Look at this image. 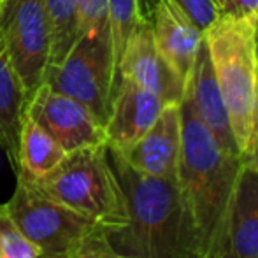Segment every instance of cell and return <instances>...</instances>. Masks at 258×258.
<instances>
[{
	"label": "cell",
	"instance_id": "cell-1",
	"mask_svg": "<svg viewBox=\"0 0 258 258\" xmlns=\"http://www.w3.org/2000/svg\"><path fill=\"white\" fill-rule=\"evenodd\" d=\"M107 155L128 213L121 228L104 232L109 246L134 258H206L176 181L139 172L114 150Z\"/></svg>",
	"mask_w": 258,
	"mask_h": 258
},
{
	"label": "cell",
	"instance_id": "cell-2",
	"mask_svg": "<svg viewBox=\"0 0 258 258\" xmlns=\"http://www.w3.org/2000/svg\"><path fill=\"white\" fill-rule=\"evenodd\" d=\"M179 111L181 153L176 183L206 258H220L244 158L220 146L186 95L181 99Z\"/></svg>",
	"mask_w": 258,
	"mask_h": 258
},
{
	"label": "cell",
	"instance_id": "cell-3",
	"mask_svg": "<svg viewBox=\"0 0 258 258\" xmlns=\"http://www.w3.org/2000/svg\"><path fill=\"white\" fill-rule=\"evenodd\" d=\"M256 21L258 18L220 14L202 34L241 155L246 153L255 136L258 88Z\"/></svg>",
	"mask_w": 258,
	"mask_h": 258
},
{
	"label": "cell",
	"instance_id": "cell-4",
	"mask_svg": "<svg viewBox=\"0 0 258 258\" xmlns=\"http://www.w3.org/2000/svg\"><path fill=\"white\" fill-rule=\"evenodd\" d=\"M21 177L39 194L88 218L104 232L121 228L128 220L125 195L105 144L71 151L41 177Z\"/></svg>",
	"mask_w": 258,
	"mask_h": 258
},
{
	"label": "cell",
	"instance_id": "cell-5",
	"mask_svg": "<svg viewBox=\"0 0 258 258\" xmlns=\"http://www.w3.org/2000/svg\"><path fill=\"white\" fill-rule=\"evenodd\" d=\"M118 78L111 30L81 34L67 56L48 65L42 85L76 99L105 126Z\"/></svg>",
	"mask_w": 258,
	"mask_h": 258
},
{
	"label": "cell",
	"instance_id": "cell-6",
	"mask_svg": "<svg viewBox=\"0 0 258 258\" xmlns=\"http://www.w3.org/2000/svg\"><path fill=\"white\" fill-rule=\"evenodd\" d=\"M4 207L21 234L41 251V258H74L86 239L100 228L39 194L21 176H16V188Z\"/></svg>",
	"mask_w": 258,
	"mask_h": 258
},
{
	"label": "cell",
	"instance_id": "cell-7",
	"mask_svg": "<svg viewBox=\"0 0 258 258\" xmlns=\"http://www.w3.org/2000/svg\"><path fill=\"white\" fill-rule=\"evenodd\" d=\"M0 41L30 100L42 86L51 58L48 0H0Z\"/></svg>",
	"mask_w": 258,
	"mask_h": 258
},
{
	"label": "cell",
	"instance_id": "cell-8",
	"mask_svg": "<svg viewBox=\"0 0 258 258\" xmlns=\"http://www.w3.org/2000/svg\"><path fill=\"white\" fill-rule=\"evenodd\" d=\"M27 116L42 126L65 153L105 144L104 125L93 112L72 97L54 92L48 85H42L28 100Z\"/></svg>",
	"mask_w": 258,
	"mask_h": 258
},
{
	"label": "cell",
	"instance_id": "cell-9",
	"mask_svg": "<svg viewBox=\"0 0 258 258\" xmlns=\"http://www.w3.org/2000/svg\"><path fill=\"white\" fill-rule=\"evenodd\" d=\"M118 78L130 79L165 104H179L186 88V81L156 48L151 23L146 16L137 23L123 49L118 61Z\"/></svg>",
	"mask_w": 258,
	"mask_h": 258
},
{
	"label": "cell",
	"instance_id": "cell-10",
	"mask_svg": "<svg viewBox=\"0 0 258 258\" xmlns=\"http://www.w3.org/2000/svg\"><path fill=\"white\" fill-rule=\"evenodd\" d=\"M165 105L160 97L130 79L116 78L111 112L104 126L105 146L126 153L153 126Z\"/></svg>",
	"mask_w": 258,
	"mask_h": 258
},
{
	"label": "cell",
	"instance_id": "cell-11",
	"mask_svg": "<svg viewBox=\"0 0 258 258\" xmlns=\"http://www.w3.org/2000/svg\"><path fill=\"white\" fill-rule=\"evenodd\" d=\"M118 153V151H116ZM181 153L179 104H167L150 130L130 148L119 153L136 170L158 179L176 181Z\"/></svg>",
	"mask_w": 258,
	"mask_h": 258
},
{
	"label": "cell",
	"instance_id": "cell-12",
	"mask_svg": "<svg viewBox=\"0 0 258 258\" xmlns=\"http://www.w3.org/2000/svg\"><path fill=\"white\" fill-rule=\"evenodd\" d=\"M150 20L156 48L186 81L202 44V30L172 0H153Z\"/></svg>",
	"mask_w": 258,
	"mask_h": 258
},
{
	"label": "cell",
	"instance_id": "cell-13",
	"mask_svg": "<svg viewBox=\"0 0 258 258\" xmlns=\"http://www.w3.org/2000/svg\"><path fill=\"white\" fill-rule=\"evenodd\" d=\"M184 95L190 99L197 116L211 130V134L220 143V146L230 153L241 155L237 150V144H235L234 134H232L227 104H225L218 81L214 78L213 65H211V58L204 41L199 48L191 71L186 78Z\"/></svg>",
	"mask_w": 258,
	"mask_h": 258
},
{
	"label": "cell",
	"instance_id": "cell-14",
	"mask_svg": "<svg viewBox=\"0 0 258 258\" xmlns=\"http://www.w3.org/2000/svg\"><path fill=\"white\" fill-rule=\"evenodd\" d=\"M220 258H258V170L244 162Z\"/></svg>",
	"mask_w": 258,
	"mask_h": 258
},
{
	"label": "cell",
	"instance_id": "cell-15",
	"mask_svg": "<svg viewBox=\"0 0 258 258\" xmlns=\"http://www.w3.org/2000/svg\"><path fill=\"white\" fill-rule=\"evenodd\" d=\"M27 105L28 97L23 83L0 41V148L14 174L20 170V136Z\"/></svg>",
	"mask_w": 258,
	"mask_h": 258
},
{
	"label": "cell",
	"instance_id": "cell-16",
	"mask_svg": "<svg viewBox=\"0 0 258 258\" xmlns=\"http://www.w3.org/2000/svg\"><path fill=\"white\" fill-rule=\"evenodd\" d=\"M65 155L67 153L63 148L30 116L25 114L20 136V170L18 174L25 177H41L51 172L65 158Z\"/></svg>",
	"mask_w": 258,
	"mask_h": 258
},
{
	"label": "cell",
	"instance_id": "cell-17",
	"mask_svg": "<svg viewBox=\"0 0 258 258\" xmlns=\"http://www.w3.org/2000/svg\"><path fill=\"white\" fill-rule=\"evenodd\" d=\"M48 9L53 30L49 65H56L67 56L79 37L78 0H48Z\"/></svg>",
	"mask_w": 258,
	"mask_h": 258
},
{
	"label": "cell",
	"instance_id": "cell-18",
	"mask_svg": "<svg viewBox=\"0 0 258 258\" xmlns=\"http://www.w3.org/2000/svg\"><path fill=\"white\" fill-rule=\"evenodd\" d=\"M141 2L143 0H107V21L109 30H111L112 49H114L116 69H118V61L130 35L144 16Z\"/></svg>",
	"mask_w": 258,
	"mask_h": 258
},
{
	"label": "cell",
	"instance_id": "cell-19",
	"mask_svg": "<svg viewBox=\"0 0 258 258\" xmlns=\"http://www.w3.org/2000/svg\"><path fill=\"white\" fill-rule=\"evenodd\" d=\"M0 251L2 258H41V251L21 234L4 204H0Z\"/></svg>",
	"mask_w": 258,
	"mask_h": 258
},
{
	"label": "cell",
	"instance_id": "cell-20",
	"mask_svg": "<svg viewBox=\"0 0 258 258\" xmlns=\"http://www.w3.org/2000/svg\"><path fill=\"white\" fill-rule=\"evenodd\" d=\"M79 35L97 34L109 28L107 0H78Z\"/></svg>",
	"mask_w": 258,
	"mask_h": 258
},
{
	"label": "cell",
	"instance_id": "cell-21",
	"mask_svg": "<svg viewBox=\"0 0 258 258\" xmlns=\"http://www.w3.org/2000/svg\"><path fill=\"white\" fill-rule=\"evenodd\" d=\"M172 2L177 4L188 14V18L201 28L202 34L220 16L218 7L214 6L213 0H172Z\"/></svg>",
	"mask_w": 258,
	"mask_h": 258
},
{
	"label": "cell",
	"instance_id": "cell-22",
	"mask_svg": "<svg viewBox=\"0 0 258 258\" xmlns=\"http://www.w3.org/2000/svg\"><path fill=\"white\" fill-rule=\"evenodd\" d=\"M74 258H134L126 256L121 253L114 251V249L109 246L107 239L104 235V230L99 228L97 232H93L88 239L85 241V244L79 248L78 255Z\"/></svg>",
	"mask_w": 258,
	"mask_h": 258
},
{
	"label": "cell",
	"instance_id": "cell-23",
	"mask_svg": "<svg viewBox=\"0 0 258 258\" xmlns=\"http://www.w3.org/2000/svg\"><path fill=\"white\" fill-rule=\"evenodd\" d=\"M220 14L237 18H258V0H213Z\"/></svg>",
	"mask_w": 258,
	"mask_h": 258
},
{
	"label": "cell",
	"instance_id": "cell-24",
	"mask_svg": "<svg viewBox=\"0 0 258 258\" xmlns=\"http://www.w3.org/2000/svg\"><path fill=\"white\" fill-rule=\"evenodd\" d=\"M242 158H244V162L248 165H251L253 169L258 170V136H253L251 143H249L246 153L242 155Z\"/></svg>",
	"mask_w": 258,
	"mask_h": 258
},
{
	"label": "cell",
	"instance_id": "cell-25",
	"mask_svg": "<svg viewBox=\"0 0 258 258\" xmlns=\"http://www.w3.org/2000/svg\"><path fill=\"white\" fill-rule=\"evenodd\" d=\"M256 42H258V21H256ZM255 136H258V88H256V114H255Z\"/></svg>",
	"mask_w": 258,
	"mask_h": 258
},
{
	"label": "cell",
	"instance_id": "cell-26",
	"mask_svg": "<svg viewBox=\"0 0 258 258\" xmlns=\"http://www.w3.org/2000/svg\"><path fill=\"white\" fill-rule=\"evenodd\" d=\"M0 258H2V251H0Z\"/></svg>",
	"mask_w": 258,
	"mask_h": 258
}]
</instances>
